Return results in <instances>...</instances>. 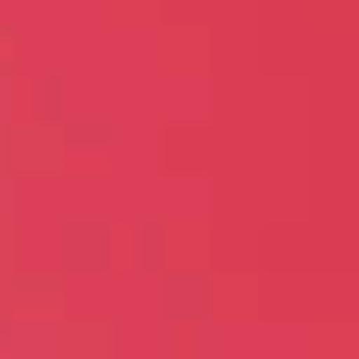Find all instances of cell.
Here are the masks:
<instances>
[{
  "instance_id": "6da1fadb",
  "label": "cell",
  "mask_w": 359,
  "mask_h": 359,
  "mask_svg": "<svg viewBox=\"0 0 359 359\" xmlns=\"http://www.w3.org/2000/svg\"><path fill=\"white\" fill-rule=\"evenodd\" d=\"M6 44H13V32H0V63H6Z\"/></svg>"
},
{
  "instance_id": "7a4b0ae2",
  "label": "cell",
  "mask_w": 359,
  "mask_h": 359,
  "mask_svg": "<svg viewBox=\"0 0 359 359\" xmlns=\"http://www.w3.org/2000/svg\"><path fill=\"white\" fill-rule=\"evenodd\" d=\"M6 145H13V139H6V133H0V170H6Z\"/></svg>"
}]
</instances>
